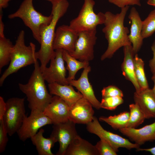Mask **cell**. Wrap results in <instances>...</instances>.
<instances>
[{
  "mask_svg": "<svg viewBox=\"0 0 155 155\" xmlns=\"http://www.w3.org/2000/svg\"><path fill=\"white\" fill-rule=\"evenodd\" d=\"M14 45L8 38L0 37V72L3 67L10 62Z\"/></svg>",
  "mask_w": 155,
  "mask_h": 155,
  "instance_id": "obj_26",
  "label": "cell"
},
{
  "mask_svg": "<svg viewBox=\"0 0 155 155\" xmlns=\"http://www.w3.org/2000/svg\"><path fill=\"white\" fill-rule=\"evenodd\" d=\"M11 0H0V11H2V9L7 7L8 6L9 2Z\"/></svg>",
  "mask_w": 155,
  "mask_h": 155,
  "instance_id": "obj_38",
  "label": "cell"
},
{
  "mask_svg": "<svg viewBox=\"0 0 155 155\" xmlns=\"http://www.w3.org/2000/svg\"><path fill=\"white\" fill-rule=\"evenodd\" d=\"M0 11V37H3L5 36L4 34V23L2 21V11Z\"/></svg>",
  "mask_w": 155,
  "mask_h": 155,
  "instance_id": "obj_37",
  "label": "cell"
},
{
  "mask_svg": "<svg viewBox=\"0 0 155 155\" xmlns=\"http://www.w3.org/2000/svg\"><path fill=\"white\" fill-rule=\"evenodd\" d=\"M91 71V67L89 65L84 68L78 80H71L68 82L69 84L75 87L82 94L83 97L89 101L93 107L99 110L101 108L100 102L96 98L88 78V74Z\"/></svg>",
  "mask_w": 155,
  "mask_h": 155,
  "instance_id": "obj_16",
  "label": "cell"
},
{
  "mask_svg": "<svg viewBox=\"0 0 155 155\" xmlns=\"http://www.w3.org/2000/svg\"><path fill=\"white\" fill-rule=\"evenodd\" d=\"M119 130L139 146L146 142L155 140V121L140 129L125 127Z\"/></svg>",
  "mask_w": 155,
  "mask_h": 155,
  "instance_id": "obj_18",
  "label": "cell"
},
{
  "mask_svg": "<svg viewBox=\"0 0 155 155\" xmlns=\"http://www.w3.org/2000/svg\"><path fill=\"white\" fill-rule=\"evenodd\" d=\"M124 58L121 65L123 75L127 80L130 81L133 85L136 92H139L141 90L136 78L134 65V54L131 45L123 46Z\"/></svg>",
  "mask_w": 155,
  "mask_h": 155,
  "instance_id": "obj_21",
  "label": "cell"
},
{
  "mask_svg": "<svg viewBox=\"0 0 155 155\" xmlns=\"http://www.w3.org/2000/svg\"><path fill=\"white\" fill-rule=\"evenodd\" d=\"M129 7V6H127L121 8L120 13L116 14L109 11L104 13V26L102 32L108 41V46L101 57V61L111 58L121 47L132 45L128 36L129 31L124 25V19Z\"/></svg>",
  "mask_w": 155,
  "mask_h": 155,
  "instance_id": "obj_1",
  "label": "cell"
},
{
  "mask_svg": "<svg viewBox=\"0 0 155 155\" xmlns=\"http://www.w3.org/2000/svg\"><path fill=\"white\" fill-rule=\"evenodd\" d=\"M63 59L67 63L66 69L68 71L67 79L69 81L74 80L77 72L80 69L89 65V62L79 61L71 56L67 51L63 50Z\"/></svg>",
  "mask_w": 155,
  "mask_h": 155,
  "instance_id": "obj_24",
  "label": "cell"
},
{
  "mask_svg": "<svg viewBox=\"0 0 155 155\" xmlns=\"http://www.w3.org/2000/svg\"><path fill=\"white\" fill-rule=\"evenodd\" d=\"M75 123L68 120L63 123L53 125L50 136L54 138L59 144L57 155H64L69 145L78 135Z\"/></svg>",
  "mask_w": 155,
  "mask_h": 155,
  "instance_id": "obj_12",
  "label": "cell"
},
{
  "mask_svg": "<svg viewBox=\"0 0 155 155\" xmlns=\"http://www.w3.org/2000/svg\"><path fill=\"white\" fill-rule=\"evenodd\" d=\"M93 0H84L83 5L78 16L70 22V27L78 32L80 31L96 29L99 25L104 24L105 20L104 13H95Z\"/></svg>",
  "mask_w": 155,
  "mask_h": 155,
  "instance_id": "obj_6",
  "label": "cell"
},
{
  "mask_svg": "<svg viewBox=\"0 0 155 155\" xmlns=\"http://www.w3.org/2000/svg\"><path fill=\"white\" fill-rule=\"evenodd\" d=\"M78 36V32L69 26L63 25L58 27L55 31L53 43L54 50L61 49L69 54L73 53Z\"/></svg>",
  "mask_w": 155,
  "mask_h": 155,
  "instance_id": "obj_13",
  "label": "cell"
},
{
  "mask_svg": "<svg viewBox=\"0 0 155 155\" xmlns=\"http://www.w3.org/2000/svg\"><path fill=\"white\" fill-rule=\"evenodd\" d=\"M8 133L5 130L2 120L0 121V153L5 151L8 141Z\"/></svg>",
  "mask_w": 155,
  "mask_h": 155,
  "instance_id": "obj_33",
  "label": "cell"
},
{
  "mask_svg": "<svg viewBox=\"0 0 155 155\" xmlns=\"http://www.w3.org/2000/svg\"><path fill=\"white\" fill-rule=\"evenodd\" d=\"M130 115L129 112L125 111L117 115L108 117H100V121L105 122L110 125L114 129H119L127 127Z\"/></svg>",
  "mask_w": 155,
  "mask_h": 155,
  "instance_id": "obj_25",
  "label": "cell"
},
{
  "mask_svg": "<svg viewBox=\"0 0 155 155\" xmlns=\"http://www.w3.org/2000/svg\"><path fill=\"white\" fill-rule=\"evenodd\" d=\"M33 0H24L18 9L9 14L8 18L12 19L20 18L24 24L31 30L34 38L40 44V30L43 25L49 24L51 21L52 15L45 16L37 11L33 4Z\"/></svg>",
  "mask_w": 155,
  "mask_h": 155,
  "instance_id": "obj_5",
  "label": "cell"
},
{
  "mask_svg": "<svg viewBox=\"0 0 155 155\" xmlns=\"http://www.w3.org/2000/svg\"><path fill=\"white\" fill-rule=\"evenodd\" d=\"M133 99L146 119L155 118V97L152 89L149 88L135 91Z\"/></svg>",
  "mask_w": 155,
  "mask_h": 155,
  "instance_id": "obj_19",
  "label": "cell"
},
{
  "mask_svg": "<svg viewBox=\"0 0 155 155\" xmlns=\"http://www.w3.org/2000/svg\"><path fill=\"white\" fill-rule=\"evenodd\" d=\"M137 151H145L150 152L151 154L153 155H155V146L152 148L147 149H142L138 148L137 149Z\"/></svg>",
  "mask_w": 155,
  "mask_h": 155,
  "instance_id": "obj_39",
  "label": "cell"
},
{
  "mask_svg": "<svg viewBox=\"0 0 155 155\" xmlns=\"http://www.w3.org/2000/svg\"><path fill=\"white\" fill-rule=\"evenodd\" d=\"M155 32V9L151 11L147 17L142 21V36L144 39L147 38Z\"/></svg>",
  "mask_w": 155,
  "mask_h": 155,
  "instance_id": "obj_29",
  "label": "cell"
},
{
  "mask_svg": "<svg viewBox=\"0 0 155 155\" xmlns=\"http://www.w3.org/2000/svg\"><path fill=\"white\" fill-rule=\"evenodd\" d=\"M130 115L127 127L135 128L142 124L146 117L136 104H131L129 105Z\"/></svg>",
  "mask_w": 155,
  "mask_h": 155,
  "instance_id": "obj_28",
  "label": "cell"
},
{
  "mask_svg": "<svg viewBox=\"0 0 155 155\" xmlns=\"http://www.w3.org/2000/svg\"><path fill=\"white\" fill-rule=\"evenodd\" d=\"M44 131L42 128L30 139L33 145L36 147L39 155H54L51 149L54 146L56 142L53 137L50 136L45 138L43 136Z\"/></svg>",
  "mask_w": 155,
  "mask_h": 155,
  "instance_id": "obj_23",
  "label": "cell"
},
{
  "mask_svg": "<svg viewBox=\"0 0 155 155\" xmlns=\"http://www.w3.org/2000/svg\"><path fill=\"white\" fill-rule=\"evenodd\" d=\"M6 109V102L1 96H0V121L2 120Z\"/></svg>",
  "mask_w": 155,
  "mask_h": 155,
  "instance_id": "obj_36",
  "label": "cell"
},
{
  "mask_svg": "<svg viewBox=\"0 0 155 155\" xmlns=\"http://www.w3.org/2000/svg\"><path fill=\"white\" fill-rule=\"evenodd\" d=\"M134 73L136 78L141 89L149 88L144 70V61L137 54L134 57Z\"/></svg>",
  "mask_w": 155,
  "mask_h": 155,
  "instance_id": "obj_27",
  "label": "cell"
},
{
  "mask_svg": "<svg viewBox=\"0 0 155 155\" xmlns=\"http://www.w3.org/2000/svg\"><path fill=\"white\" fill-rule=\"evenodd\" d=\"M48 87L51 95L60 97L69 107L83 97L80 92L76 91L73 86L70 84L62 85L55 82L49 84Z\"/></svg>",
  "mask_w": 155,
  "mask_h": 155,
  "instance_id": "obj_20",
  "label": "cell"
},
{
  "mask_svg": "<svg viewBox=\"0 0 155 155\" xmlns=\"http://www.w3.org/2000/svg\"><path fill=\"white\" fill-rule=\"evenodd\" d=\"M108 1L121 8L126 6H141V0H108Z\"/></svg>",
  "mask_w": 155,
  "mask_h": 155,
  "instance_id": "obj_34",
  "label": "cell"
},
{
  "mask_svg": "<svg viewBox=\"0 0 155 155\" xmlns=\"http://www.w3.org/2000/svg\"><path fill=\"white\" fill-rule=\"evenodd\" d=\"M64 155H99L95 146L76 136L71 141Z\"/></svg>",
  "mask_w": 155,
  "mask_h": 155,
  "instance_id": "obj_22",
  "label": "cell"
},
{
  "mask_svg": "<svg viewBox=\"0 0 155 155\" xmlns=\"http://www.w3.org/2000/svg\"><path fill=\"white\" fill-rule=\"evenodd\" d=\"M51 3L52 20L49 24L43 25L40 28V46L35 54L36 59L40 62L42 72L55 56L53 43L56 26L59 20L66 13L69 6L67 0H55Z\"/></svg>",
  "mask_w": 155,
  "mask_h": 155,
  "instance_id": "obj_2",
  "label": "cell"
},
{
  "mask_svg": "<svg viewBox=\"0 0 155 155\" xmlns=\"http://www.w3.org/2000/svg\"><path fill=\"white\" fill-rule=\"evenodd\" d=\"M102 98L120 96L123 97V95L122 91L117 86L110 85L104 87L101 91Z\"/></svg>",
  "mask_w": 155,
  "mask_h": 155,
  "instance_id": "obj_32",
  "label": "cell"
},
{
  "mask_svg": "<svg viewBox=\"0 0 155 155\" xmlns=\"http://www.w3.org/2000/svg\"><path fill=\"white\" fill-rule=\"evenodd\" d=\"M63 51L61 49L55 50V56L51 60L49 66L46 67L42 72L44 79L48 84L55 82L62 85L69 84L66 77V68Z\"/></svg>",
  "mask_w": 155,
  "mask_h": 155,
  "instance_id": "obj_10",
  "label": "cell"
},
{
  "mask_svg": "<svg viewBox=\"0 0 155 155\" xmlns=\"http://www.w3.org/2000/svg\"><path fill=\"white\" fill-rule=\"evenodd\" d=\"M151 49L153 51V58L149 62V66L151 71L153 74L155 73V40L153 43L151 47Z\"/></svg>",
  "mask_w": 155,
  "mask_h": 155,
  "instance_id": "obj_35",
  "label": "cell"
},
{
  "mask_svg": "<svg viewBox=\"0 0 155 155\" xmlns=\"http://www.w3.org/2000/svg\"><path fill=\"white\" fill-rule=\"evenodd\" d=\"M147 3L150 5L155 7V0H148Z\"/></svg>",
  "mask_w": 155,
  "mask_h": 155,
  "instance_id": "obj_41",
  "label": "cell"
},
{
  "mask_svg": "<svg viewBox=\"0 0 155 155\" xmlns=\"http://www.w3.org/2000/svg\"><path fill=\"white\" fill-rule=\"evenodd\" d=\"M38 61L34 64V69L28 82L19 83L20 90L24 94L31 111L43 112L51 102L53 96L47 90Z\"/></svg>",
  "mask_w": 155,
  "mask_h": 155,
  "instance_id": "obj_3",
  "label": "cell"
},
{
  "mask_svg": "<svg viewBox=\"0 0 155 155\" xmlns=\"http://www.w3.org/2000/svg\"><path fill=\"white\" fill-rule=\"evenodd\" d=\"M93 106L83 97L70 107L69 119L75 124H87L92 121L94 114Z\"/></svg>",
  "mask_w": 155,
  "mask_h": 155,
  "instance_id": "obj_15",
  "label": "cell"
},
{
  "mask_svg": "<svg viewBox=\"0 0 155 155\" xmlns=\"http://www.w3.org/2000/svg\"><path fill=\"white\" fill-rule=\"evenodd\" d=\"M45 0L50 1L51 3V2L53 1H55V0Z\"/></svg>",
  "mask_w": 155,
  "mask_h": 155,
  "instance_id": "obj_42",
  "label": "cell"
},
{
  "mask_svg": "<svg viewBox=\"0 0 155 155\" xmlns=\"http://www.w3.org/2000/svg\"><path fill=\"white\" fill-rule=\"evenodd\" d=\"M152 80L154 83V86L152 89L153 94L155 97V73L153 74V75L152 77Z\"/></svg>",
  "mask_w": 155,
  "mask_h": 155,
  "instance_id": "obj_40",
  "label": "cell"
},
{
  "mask_svg": "<svg viewBox=\"0 0 155 155\" xmlns=\"http://www.w3.org/2000/svg\"><path fill=\"white\" fill-rule=\"evenodd\" d=\"M86 125V129L90 133L98 136L100 140L108 143L116 152L120 148L130 150L140 148V146L133 143L128 139L104 129L101 126L97 117L94 116L92 121Z\"/></svg>",
  "mask_w": 155,
  "mask_h": 155,
  "instance_id": "obj_8",
  "label": "cell"
},
{
  "mask_svg": "<svg viewBox=\"0 0 155 155\" xmlns=\"http://www.w3.org/2000/svg\"><path fill=\"white\" fill-rule=\"evenodd\" d=\"M6 102V110L2 120L8 135L11 136L17 133L27 116L25 98L13 97Z\"/></svg>",
  "mask_w": 155,
  "mask_h": 155,
  "instance_id": "obj_7",
  "label": "cell"
},
{
  "mask_svg": "<svg viewBox=\"0 0 155 155\" xmlns=\"http://www.w3.org/2000/svg\"><path fill=\"white\" fill-rule=\"evenodd\" d=\"M70 107L60 97L52 96L51 102L43 111L45 115L51 120L52 124L64 122L69 119Z\"/></svg>",
  "mask_w": 155,
  "mask_h": 155,
  "instance_id": "obj_14",
  "label": "cell"
},
{
  "mask_svg": "<svg viewBox=\"0 0 155 155\" xmlns=\"http://www.w3.org/2000/svg\"><path fill=\"white\" fill-rule=\"evenodd\" d=\"M96 34V29L79 32L74 50L69 54L81 61L89 62L93 60L94 47L97 39Z\"/></svg>",
  "mask_w": 155,
  "mask_h": 155,
  "instance_id": "obj_9",
  "label": "cell"
},
{
  "mask_svg": "<svg viewBox=\"0 0 155 155\" xmlns=\"http://www.w3.org/2000/svg\"><path fill=\"white\" fill-rule=\"evenodd\" d=\"M124 100L120 96L102 98L100 102L101 108L113 111L123 103Z\"/></svg>",
  "mask_w": 155,
  "mask_h": 155,
  "instance_id": "obj_30",
  "label": "cell"
},
{
  "mask_svg": "<svg viewBox=\"0 0 155 155\" xmlns=\"http://www.w3.org/2000/svg\"><path fill=\"white\" fill-rule=\"evenodd\" d=\"M25 33L21 30L14 45L9 65L0 78V86L10 75L16 72L21 68L34 64L37 59L35 57L36 46L32 42L28 46L25 44Z\"/></svg>",
  "mask_w": 155,
  "mask_h": 155,
  "instance_id": "obj_4",
  "label": "cell"
},
{
  "mask_svg": "<svg viewBox=\"0 0 155 155\" xmlns=\"http://www.w3.org/2000/svg\"><path fill=\"white\" fill-rule=\"evenodd\" d=\"M99 155H117L111 146L105 141L100 140L95 145Z\"/></svg>",
  "mask_w": 155,
  "mask_h": 155,
  "instance_id": "obj_31",
  "label": "cell"
},
{
  "mask_svg": "<svg viewBox=\"0 0 155 155\" xmlns=\"http://www.w3.org/2000/svg\"><path fill=\"white\" fill-rule=\"evenodd\" d=\"M131 21L130 32L128 38L132 44L133 51L134 55L140 50L143 43L141 33L142 27V21L135 8L131 9L128 17Z\"/></svg>",
  "mask_w": 155,
  "mask_h": 155,
  "instance_id": "obj_17",
  "label": "cell"
},
{
  "mask_svg": "<svg viewBox=\"0 0 155 155\" xmlns=\"http://www.w3.org/2000/svg\"><path fill=\"white\" fill-rule=\"evenodd\" d=\"M52 124L51 120L43 112L31 111L30 115L26 117L17 133L19 139L24 142L35 135L42 127Z\"/></svg>",
  "mask_w": 155,
  "mask_h": 155,
  "instance_id": "obj_11",
  "label": "cell"
}]
</instances>
